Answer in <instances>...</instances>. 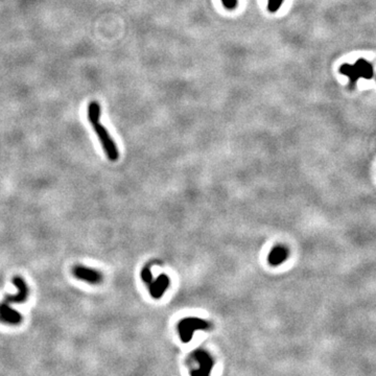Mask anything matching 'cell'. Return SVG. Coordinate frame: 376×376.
Instances as JSON below:
<instances>
[{
  "mask_svg": "<svg viewBox=\"0 0 376 376\" xmlns=\"http://www.w3.org/2000/svg\"><path fill=\"white\" fill-rule=\"evenodd\" d=\"M88 120L91 123V127L93 128L94 132L101 141V145L105 150V153L108 157V159L112 162L117 161L119 158V151L117 147H116L114 140L110 136L109 132L102 124L100 121L101 114H102V108L101 105L96 101L91 102L88 106Z\"/></svg>",
  "mask_w": 376,
  "mask_h": 376,
  "instance_id": "1",
  "label": "cell"
},
{
  "mask_svg": "<svg viewBox=\"0 0 376 376\" xmlns=\"http://www.w3.org/2000/svg\"><path fill=\"white\" fill-rule=\"evenodd\" d=\"M208 327H209V325H208L207 322H205V321L198 319V318L184 319L178 325L180 338H181L182 341L185 343L190 341L195 330L207 329Z\"/></svg>",
  "mask_w": 376,
  "mask_h": 376,
  "instance_id": "2",
  "label": "cell"
},
{
  "mask_svg": "<svg viewBox=\"0 0 376 376\" xmlns=\"http://www.w3.org/2000/svg\"><path fill=\"white\" fill-rule=\"evenodd\" d=\"M71 273H73L74 277H75L76 279L88 282L93 285L100 284L104 280V276L102 272L95 270V268L82 265V264L75 265L73 267V270H71Z\"/></svg>",
  "mask_w": 376,
  "mask_h": 376,
  "instance_id": "3",
  "label": "cell"
},
{
  "mask_svg": "<svg viewBox=\"0 0 376 376\" xmlns=\"http://www.w3.org/2000/svg\"><path fill=\"white\" fill-rule=\"evenodd\" d=\"M13 283L17 288L18 293L16 295H7L3 299V301L8 304H20L26 302L30 294L28 283H26V281L20 276H15L13 278Z\"/></svg>",
  "mask_w": 376,
  "mask_h": 376,
  "instance_id": "4",
  "label": "cell"
},
{
  "mask_svg": "<svg viewBox=\"0 0 376 376\" xmlns=\"http://www.w3.org/2000/svg\"><path fill=\"white\" fill-rule=\"evenodd\" d=\"M23 317L19 311L15 310L6 302L0 303V322L11 325H19L22 323Z\"/></svg>",
  "mask_w": 376,
  "mask_h": 376,
  "instance_id": "5",
  "label": "cell"
},
{
  "mask_svg": "<svg viewBox=\"0 0 376 376\" xmlns=\"http://www.w3.org/2000/svg\"><path fill=\"white\" fill-rule=\"evenodd\" d=\"M169 286L168 276L162 274L160 275L156 280H153L149 284L150 294L154 299H159L163 296L164 292Z\"/></svg>",
  "mask_w": 376,
  "mask_h": 376,
  "instance_id": "6",
  "label": "cell"
},
{
  "mask_svg": "<svg viewBox=\"0 0 376 376\" xmlns=\"http://www.w3.org/2000/svg\"><path fill=\"white\" fill-rule=\"evenodd\" d=\"M195 359L200 363V370L191 372L192 376H208L211 371V367L213 365V362L208 353H206L203 350L196 351Z\"/></svg>",
  "mask_w": 376,
  "mask_h": 376,
  "instance_id": "7",
  "label": "cell"
},
{
  "mask_svg": "<svg viewBox=\"0 0 376 376\" xmlns=\"http://www.w3.org/2000/svg\"><path fill=\"white\" fill-rule=\"evenodd\" d=\"M289 250L284 247H276L273 249L272 252L268 255V262L273 265H278L285 262L288 258Z\"/></svg>",
  "mask_w": 376,
  "mask_h": 376,
  "instance_id": "8",
  "label": "cell"
},
{
  "mask_svg": "<svg viewBox=\"0 0 376 376\" xmlns=\"http://www.w3.org/2000/svg\"><path fill=\"white\" fill-rule=\"evenodd\" d=\"M339 73L344 75H347L350 79V87L353 88L357 82V79L361 77V75L359 73V70L356 69L354 65L350 64H343L341 67H339Z\"/></svg>",
  "mask_w": 376,
  "mask_h": 376,
  "instance_id": "9",
  "label": "cell"
},
{
  "mask_svg": "<svg viewBox=\"0 0 376 376\" xmlns=\"http://www.w3.org/2000/svg\"><path fill=\"white\" fill-rule=\"evenodd\" d=\"M354 66L359 70L361 77H364L366 79H371L373 77V67L368 61H366L365 59H359L356 61Z\"/></svg>",
  "mask_w": 376,
  "mask_h": 376,
  "instance_id": "10",
  "label": "cell"
},
{
  "mask_svg": "<svg viewBox=\"0 0 376 376\" xmlns=\"http://www.w3.org/2000/svg\"><path fill=\"white\" fill-rule=\"evenodd\" d=\"M141 279L145 281L148 285L153 281V274H151V271H150V265H146L145 267L142 268L141 271Z\"/></svg>",
  "mask_w": 376,
  "mask_h": 376,
  "instance_id": "11",
  "label": "cell"
},
{
  "mask_svg": "<svg viewBox=\"0 0 376 376\" xmlns=\"http://www.w3.org/2000/svg\"><path fill=\"white\" fill-rule=\"evenodd\" d=\"M282 3H283V0H268V4H267L268 12L276 13L279 10Z\"/></svg>",
  "mask_w": 376,
  "mask_h": 376,
  "instance_id": "12",
  "label": "cell"
},
{
  "mask_svg": "<svg viewBox=\"0 0 376 376\" xmlns=\"http://www.w3.org/2000/svg\"><path fill=\"white\" fill-rule=\"evenodd\" d=\"M222 2L227 10H234L237 6V0H222Z\"/></svg>",
  "mask_w": 376,
  "mask_h": 376,
  "instance_id": "13",
  "label": "cell"
}]
</instances>
